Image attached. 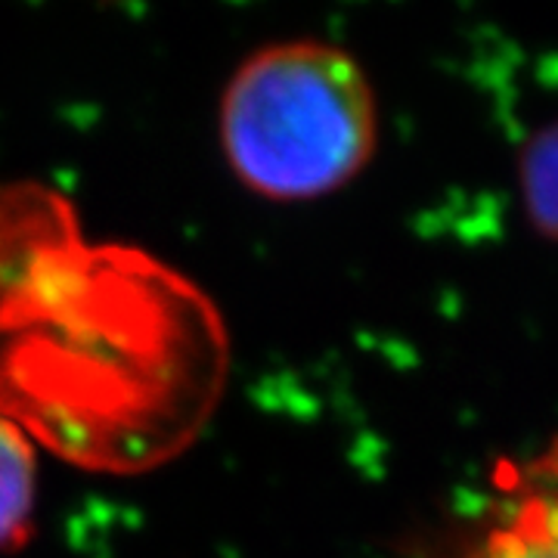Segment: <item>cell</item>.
Here are the masks:
<instances>
[{
    "label": "cell",
    "mask_w": 558,
    "mask_h": 558,
    "mask_svg": "<svg viewBox=\"0 0 558 558\" xmlns=\"http://www.w3.org/2000/svg\"><path fill=\"white\" fill-rule=\"evenodd\" d=\"M379 143L376 90L360 62L326 40L255 50L220 97V146L242 186L274 202L339 193Z\"/></svg>",
    "instance_id": "6da1fadb"
},
{
    "label": "cell",
    "mask_w": 558,
    "mask_h": 558,
    "mask_svg": "<svg viewBox=\"0 0 558 558\" xmlns=\"http://www.w3.org/2000/svg\"><path fill=\"white\" fill-rule=\"evenodd\" d=\"M450 558H558V438L499 481V499Z\"/></svg>",
    "instance_id": "7a4b0ae2"
},
{
    "label": "cell",
    "mask_w": 558,
    "mask_h": 558,
    "mask_svg": "<svg viewBox=\"0 0 558 558\" xmlns=\"http://www.w3.org/2000/svg\"><path fill=\"white\" fill-rule=\"evenodd\" d=\"M38 499L35 447L16 422L0 416V556L20 549L32 534Z\"/></svg>",
    "instance_id": "3957f363"
},
{
    "label": "cell",
    "mask_w": 558,
    "mask_h": 558,
    "mask_svg": "<svg viewBox=\"0 0 558 558\" xmlns=\"http://www.w3.org/2000/svg\"><path fill=\"white\" fill-rule=\"evenodd\" d=\"M521 196L534 230L558 242V119L521 149Z\"/></svg>",
    "instance_id": "277c9868"
}]
</instances>
